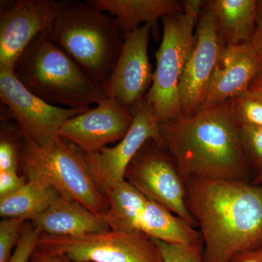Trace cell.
<instances>
[{"mask_svg":"<svg viewBox=\"0 0 262 262\" xmlns=\"http://www.w3.org/2000/svg\"><path fill=\"white\" fill-rule=\"evenodd\" d=\"M160 130L184 180L248 182L251 167L229 101L204 104L189 115L160 123Z\"/></svg>","mask_w":262,"mask_h":262,"instance_id":"cell-1","label":"cell"},{"mask_svg":"<svg viewBox=\"0 0 262 262\" xmlns=\"http://www.w3.org/2000/svg\"><path fill=\"white\" fill-rule=\"evenodd\" d=\"M186 184L204 262H230L237 253L262 248V184L201 179Z\"/></svg>","mask_w":262,"mask_h":262,"instance_id":"cell-2","label":"cell"},{"mask_svg":"<svg viewBox=\"0 0 262 262\" xmlns=\"http://www.w3.org/2000/svg\"><path fill=\"white\" fill-rule=\"evenodd\" d=\"M47 35L106 89L124 42L115 18L88 1H64Z\"/></svg>","mask_w":262,"mask_h":262,"instance_id":"cell-3","label":"cell"},{"mask_svg":"<svg viewBox=\"0 0 262 262\" xmlns=\"http://www.w3.org/2000/svg\"><path fill=\"white\" fill-rule=\"evenodd\" d=\"M14 72L26 89L53 106L89 110L107 98L103 86L85 74L46 33L26 48Z\"/></svg>","mask_w":262,"mask_h":262,"instance_id":"cell-4","label":"cell"},{"mask_svg":"<svg viewBox=\"0 0 262 262\" xmlns=\"http://www.w3.org/2000/svg\"><path fill=\"white\" fill-rule=\"evenodd\" d=\"M19 167L26 178L48 183L60 195L80 203L97 214L107 213V201L95 184L85 153L64 138L58 136L39 144L23 136Z\"/></svg>","mask_w":262,"mask_h":262,"instance_id":"cell-5","label":"cell"},{"mask_svg":"<svg viewBox=\"0 0 262 262\" xmlns=\"http://www.w3.org/2000/svg\"><path fill=\"white\" fill-rule=\"evenodd\" d=\"M184 12L162 18L163 37L155 53L156 69L145 97L159 123L182 116L179 82L195 45V29L204 2L182 1Z\"/></svg>","mask_w":262,"mask_h":262,"instance_id":"cell-6","label":"cell"},{"mask_svg":"<svg viewBox=\"0 0 262 262\" xmlns=\"http://www.w3.org/2000/svg\"><path fill=\"white\" fill-rule=\"evenodd\" d=\"M38 248L77 262H163L154 239L141 232L110 230L78 237L42 233Z\"/></svg>","mask_w":262,"mask_h":262,"instance_id":"cell-7","label":"cell"},{"mask_svg":"<svg viewBox=\"0 0 262 262\" xmlns=\"http://www.w3.org/2000/svg\"><path fill=\"white\" fill-rule=\"evenodd\" d=\"M125 179L148 199L194 227L196 221L187 205L186 181L168 150L155 141L146 142L125 173Z\"/></svg>","mask_w":262,"mask_h":262,"instance_id":"cell-8","label":"cell"},{"mask_svg":"<svg viewBox=\"0 0 262 262\" xmlns=\"http://www.w3.org/2000/svg\"><path fill=\"white\" fill-rule=\"evenodd\" d=\"M130 110L134 121L122 140L98 152L85 154L86 162L95 184L104 196L113 186L125 180L129 165L146 142L153 140L165 147L160 123L145 96Z\"/></svg>","mask_w":262,"mask_h":262,"instance_id":"cell-9","label":"cell"},{"mask_svg":"<svg viewBox=\"0 0 262 262\" xmlns=\"http://www.w3.org/2000/svg\"><path fill=\"white\" fill-rule=\"evenodd\" d=\"M0 98L22 135L39 144L59 136L67 120L88 110L49 104L24 87L14 69L0 68Z\"/></svg>","mask_w":262,"mask_h":262,"instance_id":"cell-10","label":"cell"},{"mask_svg":"<svg viewBox=\"0 0 262 262\" xmlns=\"http://www.w3.org/2000/svg\"><path fill=\"white\" fill-rule=\"evenodd\" d=\"M64 1L18 0L1 3L0 68L14 69L19 57L39 34H47Z\"/></svg>","mask_w":262,"mask_h":262,"instance_id":"cell-11","label":"cell"},{"mask_svg":"<svg viewBox=\"0 0 262 262\" xmlns=\"http://www.w3.org/2000/svg\"><path fill=\"white\" fill-rule=\"evenodd\" d=\"M195 38L179 82L182 115L194 113L204 104L208 84L225 47L219 34L216 17L207 1L198 19Z\"/></svg>","mask_w":262,"mask_h":262,"instance_id":"cell-12","label":"cell"},{"mask_svg":"<svg viewBox=\"0 0 262 262\" xmlns=\"http://www.w3.org/2000/svg\"><path fill=\"white\" fill-rule=\"evenodd\" d=\"M151 28L141 25L125 36L121 52L110 77L107 98L130 108L144 98L152 84V67L148 56Z\"/></svg>","mask_w":262,"mask_h":262,"instance_id":"cell-13","label":"cell"},{"mask_svg":"<svg viewBox=\"0 0 262 262\" xmlns=\"http://www.w3.org/2000/svg\"><path fill=\"white\" fill-rule=\"evenodd\" d=\"M134 121L130 108L106 98L94 108L72 117L63 124L59 136L85 154L98 152L126 135Z\"/></svg>","mask_w":262,"mask_h":262,"instance_id":"cell-14","label":"cell"},{"mask_svg":"<svg viewBox=\"0 0 262 262\" xmlns=\"http://www.w3.org/2000/svg\"><path fill=\"white\" fill-rule=\"evenodd\" d=\"M261 70L251 43L225 46L208 84L204 104L227 103L247 92Z\"/></svg>","mask_w":262,"mask_h":262,"instance_id":"cell-15","label":"cell"},{"mask_svg":"<svg viewBox=\"0 0 262 262\" xmlns=\"http://www.w3.org/2000/svg\"><path fill=\"white\" fill-rule=\"evenodd\" d=\"M31 222L42 234L49 235L78 237L111 230L106 215L61 195Z\"/></svg>","mask_w":262,"mask_h":262,"instance_id":"cell-16","label":"cell"},{"mask_svg":"<svg viewBox=\"0 0 262 262\" xmlns=\"http://www.w3.org/2000/svg\"><path fill=\"white\" fill-rule=\"evenodd\" d=\"M90 4L113 15L120 31L126 36L141 24H149L151 34L159 39L158 20L184 12L182 1L178 0H87Z\"/></svg>","mask_w":262,"mask_h":262,"instance_id":"cell-17","label":"cell"},{"mask_svg":"<svg viewBox=\"0 0 262 262\" xmlns=\"http://www.w3.org/2000/svg\"><path fill=\"white\" fill-rule=\"evenodd\" d=\"M216 17L221 39L225 46L252 42L256 26V0L207 1Z\"/></svg>","mask_w":262,"mask_h":262,"instance_id":"cell-18","label":"cell"},{"mask_svg":"<svg viewBox=\"0 0 262 262\" xmlns=\"http://www.w3.org/2000/svg\"><path fill=\"white\" fill-rule=\"evenodd\" d=\"M105 196L108 203V211L105 215L110 229L117 232H141L139 220L149 199L126 180L113 186Z\"/></svg>","mask_w":262,"mask_h":262,"instance_id":"cell-19","label":"cell"},{"mask_svg":"<svg viewBox=\"0 0 262 262\" xmlns=\"http://www.w3.org/2000/svg\"><path fill=\"white\" fill-rule=\"evenodd\" d=\"M27 179L23 187L0 198V215L3 218L32 221L46 211L60 195L48 183L32 177Z\"/></svg>","mask_w":262,"mask_h":262,"instance_id":"cell-20","label":"cell"},{"mask_svg":"<svg viewBox=\"0 0 262 262\" xmlns=\"http://www.w3.org/2000/svg\"><path fill=\"white\" fill-rule=\"evenodd\" d=\"M229 106L239 126L262 127V94L248 91L230 100Z\"/></svg>","mask_w":262,"mask_h":262,"instance_id":"cell-21","label":"cell"},{"mask_svg":"<svg viewBox=\"0 0 262 262\" xmlns=\"http://www.w3.org/2000/svg\"><path fill=\"white\" fill-rule=\"evenodd\" d=\"M239 134L245 154L256 177L253 184H262V127L241 125Z\"/></svg>","mask_w":262,"mask_h":262,"instance_id":"cell-22","label":"cell"},{"mask_svg":"<svg viewBox=\"0 0 262 262\" xmlns=\"http://www.w3.org/2000/svg\"><path fill=\"white\" fill-rule=\"evenodd\" d=\"M20 131L18 125L9 126L2 125L1 140H0V171L18 170L19 153L21 144L22 133L17 138L13 139Z\"/></svg>","mask_w":262,"mask_h":262,"instance_id":"cell-23","label":"cell"},{"mask_svg":"<svg viewBox=\"0 0 262 262\" xmlns=\"http://www.w3.org/2000/svg\"><path fill=\"white\" fill-rule=\"evenodd\" d=\"M27 221L20 218H3L0 222V262H8L12 251L18 245Z\"/></svg>","mask_w":262,"mask_h":262,"instance_id":"cell-24","label":"cell"},{"mask_svg":"<svg viewBox=\"0 0 262 262\" xmlns=\"http://www.w3.org/2000/svg\"><path fill=\"white\" fill-rule=\"evenodd\" d=\"M153 239L160 248L163 262H204L203 244H170Z\"/></svg>","mask_w":262,"mask_h":262,"instance_id":"cell-25","label":"cell"},{"mask_svg":"<svg viewBox=\"0 0 262 262\" xmlns=\"http://www.w3.org/2000/svg\"><path fill=\"white\" fill-rule=\"evenodd\" d=\"M42 232L34 225L27 224L24 233L8 262H28L39 244Z\"/></svg>","mask_w":262,"mask_h":262,"instance_id":"cell-26","label":"cell"},{"mask_svg":"<svg viewBox=\"0 0 262 262\" xmlns=\"http://www.w3.org/2000/svg\"><path fill=\"white\" fill-rule=\"evenodd\" d=\"M27 179L19 176L18 170L0 171V198L9 195L23 187Z\"/></svg>","mask_w":262,"mask_h":262,"instance_id":"cell-27","label":"cell"},{"mask_svg":"<svg viewBox=\"0 0 262 262\" xmlns=\"http://www.w3.org/2000/svg\"><path fill=\"white\" fill-rule=\"evenodd\" d=\"M251 45L262 65V0L257 1L256 30Z\"/></svg>","mask_w":262,"mask_h":262,"instance_id":"cell-28","label":"cell"},{"mask_svg":"<svg viewBox=\"0 0 262 262\" xmlns=\"http://www.w3.org/2000/svg\"><path fill=\"white\" fill-rule=\"evenodd\" d=\"M30 262H77L62 253L52 252L37 248L33 253Z\"/></svg>","mask_w":262,"mask_h":262,"instance_id":"cell-29","label":"cell"},{"mask_svg":"<svg viewBox=\"0 0 262 262\" xmlns=\"http://www.w3.org/2000/svg\"><path fill=\"white\" fill-rule=\"evenodd\" d=\"M230 262H262V248L237 253Z\"/></svg>","mask_w":262,"mask_h":262,"instance_id":"cell-30","label":"cell"},{"mask_svg":"<svg viewBox=\"0 0 262 262\" xmlns=\"http://www.w3.org/2000/svg\"><path fill=\"white\" fill-rule=\"evenodd\" d=\"M248 91L262 94V70L258 75L253 79L252 82L250 84Z\"/></svg>","mask_w":262,"mask_h":262,"instance_id":"cell-31","label":"cell"}]
</instances>
